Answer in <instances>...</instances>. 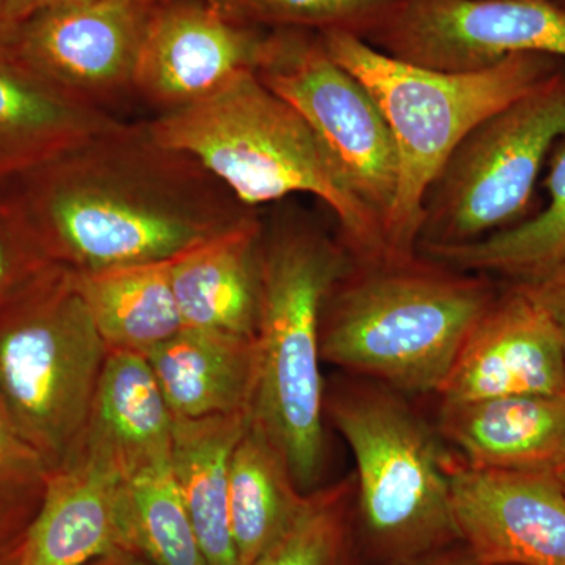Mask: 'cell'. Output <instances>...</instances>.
I'll return each mask as SVG.
<instances>
[{
  "label": "cell",
  "instance_id": "obj_1",
  "mask_svg": "<svg viewBox=\"0 0 565 565\" xmlns=\"http://www.w3.org/2000/svg\"><path fill=\"white\" fill-rule=\"evenodd\" d=\"M43 166L41 241L77 273L167 262L253 214L147 121L118 120Z\"/></svg>",
  "mask_w": 565,
  "mask_h": 565
},
{
  "label": "cell",
  "instance_id": "obj_2",
  "mask_svg": "<svg viewBox=\"0 0 565 565\" xmlns=\"http://www.w3.org/2000/svg\"><path fill=\"white\" fill-rule=\"evenodd\" d=\"M156 140L188 152L253 207L305 193L332 210L353 263L388 259L384 228L321 137L255 70L206 98L147 121Z\"/></svg>",
  "mask_w": 565,
  "mask_h": 565
},
{
  "label": "cell",
  "instance_id": "obj_3",
  "mask_svg": "<svg viewBox=\"0 0 565 565\" xmlns=\"http://www.w3.org/2000/svg\"><path fill=\"white\" fill-rule=\"evenodd\" d=\"M498 292L489 275L429 258L352 262L323 302L322 363L401 394H437Z\"/></svg>",
  "mask_w": 565,
  "mask_h": 565
},
{
  "label": "cell",
  "instance_id": "obj_4",
  "mask_svg": "<svg viewBox=\"0 0 565 565\" xmlns=\"http://www.w3.org/2000/svg\"><path fill=\"white\" fill-rule=\"evenodd\" d=\"M319 35L371 92L392 131L399 178L384 233L394 262L418 255L427 193L465 137L561 71L556 58L519 54L476 73H444L397 61L356 33Z\"/></svg>",
  "mask_w": 565,
  "mask_h": 565
},
{
  "label": "cell",
  "instance_id": "obj_5",
  "mask_svg": "<svg viewBox=\"0 0 565 565\" xmlns=\"http://www.w3.org/2000/svg\"><path fill=\"white\" fill-rule=\"evenodd\" d=\"M351 264L343 244L315 230H263L250 418L305 493L315 490L326 459L322 307Z\"/></svg>",
  "mask_w": 565,
  "mask_h": 565
},
{
  "label": "cell",
  "instance_id": "obj_6",
  "mask_svg": "<svg viewBox=\"0 0 565 565\" xmlns=\"http://www.w3.org/2000/svg\"><path fill=\"white\" fill-rule=\"evenodd\" d=\"M326 415L355 460V530L367 556L394 565L460 544L449 455L401 393L341 382L326 392Z\"/></svg>",
  "mask_w": 565,
  "mask_h": 565
},
{
  "label": "cell",
  "instance_id": "obj_7",
  "mask_svg": "<svg viewBox=\"0 0 565 565\" xmlns=\"http://www.w3.org/2000/svg\"><path fill=\"white\" fill-rule=\"evenodd\" d=\"M107 351L62 264L0 310V403L50 473L81 445Z\"/></svg>",
  "mask_w": 565,
  "mask_h": 565
},
{
  "label": "cell",
  "instance_id": "obj_8",
  "mask_svg": "<svg viewBox=\"0 0 565 565\" xmlns=\"http://www.w3.org/2000/svg\"><path fill=\"white\" fill-rule=\"evenodd\" d=\"M565 137V73L487 118L465 137L424 202L418 250L462 245L525 217L535 182Z\"/></svg>",
  "mask_w": 565,
  "mask_h": 565
},
{
  "label": "cell",
  "instance_id": "obj_9",
  "mask_svg": "<svg viewBox=\"0 0 565 565\" xmlns=\"http://www.w3.org/2000/svg\"><path fill=\"white\" fill-rule=\"evenodd\" d=\"M255 71L321 137L385 230L399 167L388 122L363 82L334 61L319 33L296 29L267 31Z\"/></svg>",
  "mask_w": 565,
  "mask_h": 565
},
{
  "label": "cell",
  "instance_id": "obj_10",
  "mask_svg": "<svg viewBox=\"0 0 565 565\" xmlns=\"http://www.w3.org/2000/svg\"><path fill=\"white\" fill-rule=\"evenodd\" d=\"M363 39L444 73H476L519 54L565 62V9L556 0H396Z\"/></svg>",
  "mask_w": 565,
  "mask_h": 565
},
{
  "label": "cell",
  "instance_id": "obj_11",
  "mask_svg": "<svg viewBox=\"0 0 565 565\" xmlns=\"http://www.w3.org/2000/svg\"><path fill=\"white\" fill-rule=\"evenodd\" d=\"M152 7L143 0H73L20 22L18 52L33 76L74 102L109 111L132 93Z\"/></svg>",
  "mask_w": 565,
  "mask_h": 565
},
{
  "label": "cell",
  "instance_id": "obj_12",
  "mask_svg": "<svg viewBox=\"0 0 565 565\" xmlns=\"http://www.w3.org/2000/svg\"><path fill=\"white\" fill-rule=\"evenodd\" d=\"M267 31L226 17L211 0H170L151 10L132 95L159 114L206 98L241 71L255 70Z\"/></svg>",
  "mask_w": 565,
  "mask_h": 565
},
{
  "label": "cell",
  "instance_id": "obj_13",
  "mask_svg": "<svg viewBox=\"0 0 565 565\" xmlns=\"http://www.w3.org/2000/svg\"><path fill=\"white\" fill-rule=\"evenodd\" d=\"M114 556H140L128 475L106 452L82 444L47 476L17 565H88Z\"/></svg>",
  "mask_w": 565,
  "mask_h": 565
},
{
  "label": "cell",
  "instance_id": "obj_14",
  "mask_svg": "<svg viewBox=\"0 0 565 565\" xmlns=\"http://www.w3.org/2000/svg\"><path fill=\"white\" fill-rule=\"evenodd\" d=\"M460 542L482 565H565V492L552 476L448 459Z\"/></svg>",
  "mask_w": 565,
  "mask_h": 565
},
{
  "label": "cell",
  "instance_id": "obj_15",
  "mask_svg": "<svg viewBox=\"0 0 565 565\" xmlns=\"http://www.w3.org/2000/svg\"><path fill=\"white\" fill-rule=\"evenodd\" d=\"M437 396L440 404L565 396V352L555 323L511 282L476 322Z\"/></svg>",
  "mask_w": 565,
  "mask_h": 565
},
{
  "label": "cell",
  "instance_id": "obj_16",
  "mask_svg": "<svg viewBox=\"0 0 565 565\" xmlns=\"http://www.w3.org/2000/svg\"><path fill=\"white\" fill-rule=\"evenodd\" d=\"M438 435L476 470L556 479L565 463V396L440 404Z\"/></svg>",
  "mask_w": 565,
  "mask_h": 565
},
{
  "label": "cell",
  "instance_id": "obj_17",
  "mask_svg": "<svg viewBox=\"0 0 565 565\" xmlns=\"http://www.w3.org/2000/svg\"><path fill=\"white\" fill-rule=\"evenodd\" d=\"M263 223L255 214L170 262L184 329L255 338Z\"/></svg>",
  "mask_w": 565,
  "mask_h": 565
},
{
  "label": "cell",
  "instance_id": "obj_18",
  "mask_svg": "<svg viewBox=\"0 0 565 565\" xmlns=\"http://www.w3.org/2000/svg\"><path fill=\"white\" fill-rule=\"evenodd\" d=\"M145 355L174 418L250 412L255 338L182 329Z\"/></svg>",
  "mask_w": 565,
  "mask_h": 565
},
{
  "label": "cell",
  "instance_id": "obj_19",
  "mask_svg": "<svg viewBox=\"0 0 565 565\" xmlns=\"http://www.w3.org/2000/svg\"><path fill=\"white\" fill-rule=\"evenodd\" d=\"M250 412L174 418L170 463L207 565H237L230 523V465Z\"/></svg>",
  "mask_w": 565,
  "mask_h": 565
},
{
  "label": "cell",
  "instance_id": "obj_20",
  "mask_svg": "<svg viewBox=\"0 0 565 565\" xmlns=\"http://www.w3.org/2000/svg\"><path fill=\"white\" fill-rule=\"evenodd\" d=\"M172 429V412L147 355L109 349L81 444L106 452L129 476L140 465L170 455Z\"/></svg>",
  "mask_w": 565,
  "mask_h": 565
},
{
  "label": "cell",
  "instance_id": "obj_21",
  "mask_svg": "<svg viewBox=\"0 0 565 565\" xmlns=\"http://www.w3.org/2000/svg\"><path fill=\"white\" fill-rule=\"evenodd\" d=\"M170 262L77 273V291L109 349L147 353L184 329Z\"/></svg>",
  "mask_w": 565,
  "mask_h": 565
},
{
  "label": "cell",
  "instance_id": "obj_22",
  "mask_svg": "<svg viewBox=\"0 0 565 565\" xmlns=\"http://www.w3.org/2000/svg\"><path fill=\"white\" fill-rule=\"evenodd\" d=\"M550 163L544 210L511 228L462 245H426V258L462 273L539 280L565 264V139Z\"/></svg>",
  "mask_w": 565,
  "mask_h": 565
},
{
  "label": "cell",
  "instance_id": "obj_23",
  "mask_svg": "<svg viewBox=\"0 0 565 565\" xmlns=\"http://www.w3.org/2000/svg\"><path fill=\"white\" fill-rule=\"evenodd\" d=\"M307 493L294 481L277 446L250 418L230 465V523L237 565H252L273 545Z\"/></svg>",
  "mask_w": 565,
  "mask_h": 565
},
{
  "label": "cell",
  "instance_id": "obj_24",
  "mask_svg": "<svg viewBox=\"0 0 565 565\" xmlns=\"http://www.w3.org/2000/svg\"><path fill=\"white\" fill-rule=\"evenodd\" d=\"M117 121L39 77L0 68V159L44 163Z\"/></svg>",
  "mask_w": 565,
  "mask_h": 565
},
{
  "label": "cell",
  "instance_id": "obj_25",
  "mask_svg": "<svg viewBox=\"0 0 565 565\" xmlns=\"http://www.w3.org/2000/svg\"><path fill=\"white\" fill-rule=\"evenodd\" d=\"M134 539L154 565H207L170 463V455L140 465L128 476Z\"/></svg>",
  "mask_w": 565,
  "mask_h": 565
},
{
  "label": "cell",
  "instance_id": "obj_26",
  "mask_svg": "<svg viewBox=\"0 0 565 565\" xmlns=\"http://www.w3.org/2000/svg\"><path fill=\"white\" fill-rule=\"evenodd\" d=\"M355 541L352 478L305 494L296 516L252 565H352Z\"/></svg>",
  "mask_w": 565,
  "mask_h": 565
},
{
  "label": "cell",
  "instance_id": "obj_27",
  "mask_svg": "<svg viewBox=\"0 0 565 565\" xmlns=\"http://www.w3.org/2000/svg\"><path fill=\"white\" fill-rule=\"evenodd\" d=\"M241 24L264 31H345L366 36L396 0H211Z\"/></svg>",
  "mask_w": 565,
  "mask_h": 565
},
{
  "label": "cell",
  "instance_id": "obj_28",
  "mask_svg": "<svg viewBox=\"0 0 565 565\" xmlns=\"http://www.w3.org/2000/svg\"><path fill=\"white\" fill-rule=\"evenodd\" d=\"M47 470L39 452L11 423L0 403V522L29 526L46 489Z\"/></svg>",
  "mask_w": 565,
  "mask_h": 565
},
{
  "label": "cell",
  "instance_id": "obj_29",
  "mask_svg": "<svg viewBox=\"0 0 565 565\" xmlns=\"http://www.w3.org/2000/svg\"><path fill=\"white\" fill-rule=\"evenodd\" d=\"M55 264L46 248H28L0 226V310Z\"/></svg>",
  "mask_w": 565,
  "mask_h": 565
},
{
  "label": "cell",
  "instance_id": "obj_30",
  "mask_svg": "<svg viewBox=\"0 0 565 565\" xmlns=\"http://www.w3.org/2000/svg\"><path fill=\"white\" fill-rule=\"evenodd\" d=\"M525 291L555 323L565 352V264L539 280L512 282Z\"/></svg>",
  "mask_w": 565,
  "mask_h": 565
},
{
  "label": "cell",
  "instance_id": "obj_31",
  "mask_svg": "<svg viewBox=\"0 0 565 565\" xmlns=\"http://www.w3.org/2000/svg\"><path fill=\"white\" fill-rule=\"evenodd\" d=\"M394 565H482L478 557L471 553L467 545L460 544L448 546V548L438 550L416 557V559L405 561V563Z\"/></svg>",
  "mask_w": 565,
  "mask_h": 565
},
{
  "label": "cell",
  "instance_id": "obj_32",
  "mask_svg": "<svg viewBox=\"0 0 565 565\" xmlns=\"http://www.w3.org/2000/svg\"><path fill=\"white\" fill-rule=\"evenodd\" d=\"M66 2H73V0H3V18H6L7 28H10L41 10Z\"/></svg>",
  "mask_w": 565,
  "mask_h": 565
},
{
  "label": "cell",
  "instance_id": "obj_33",
  "mask_svg": "<svg viewBox=\"0 0 565 565\" xmlns=\"http://www.w3.org/2000/svg\"><path fill=\"white\" fill-rule=\"evenodd\" d=\"M25 530L28 526L0 522V565H17Z\"/></svg>",
  "mask_w": 565,
  "mask_h": 565
},
{
  "label": "cell",
  "instance_id": "obj_34",
  "mask_svg": "<svg viewBox=\"0 0 565 565\" xmlns=\"http://www.w3.org/2000/svg\"><path fill=\"white\" fill-rule=\"evenodd\" d=\"M136 556H114L104 557V559L95 561V563L88 565H134Z\"/></svg>",
  "mask_w": 565,
  "mask_h": 565
},
{
  "label": "cell",
  "instance_id": "obj_35",
  "mask_svg": "<svg viewBox=\"0 0 565 565\" xmlns=\"http://www.w3.org/2000/svg\"><path fill=\"white\" fill-rule=\"evenodd\" d=\"M6 18H3V0H0V32L6 31Z\"/></svg>",
  "mask_w": 565,
  "mask_h": 565
},
{
  "label": "cell",
  "instance_id": "obj_36",
  "mask_svg": "<svg viewBox=\"0 0 565 565\" xmlns=\"http://www.w3.org/2000/svg\"><path fill=\"white\" fill-rule=\"evenodd\" d=\"M556 481L559 482V486L563 487L565 492V463L564 467L561 468L559 475L556 476Z\"/></svg>",
  "mask_w": 565,
  "mask_h": 565
},
{
  "label": "cell",
  "instance_id": "obj_37",
  "mask_svg": "<svg viewBox=\"0 0 565 565\" xmlns=\"http://www.w3.org/2000/svg\"><path fill=\"white\" fill-rule=\"evenodd\" d=\"M145 3H148V6L154 7L161 6V3L170 2V0H143Z\"/></svg>",
  "mask_w": 565,
  "mask_h": 565
},
{
  "label": "cell",
  "instance_id": "obj_38",
  "mask_svg": "<svg viewBox=\"0 0 565 565\" xmlns=\"http://www.w3.org/2000/svg\"><path fill=\"white\" fill-rule=\"evenodd\" d=\"M557 3H559L561 7H564L565 9V0H556Z\"/></svg>",
  "mask_w": 565,
  "mask_h": 565
}]
</instances>
